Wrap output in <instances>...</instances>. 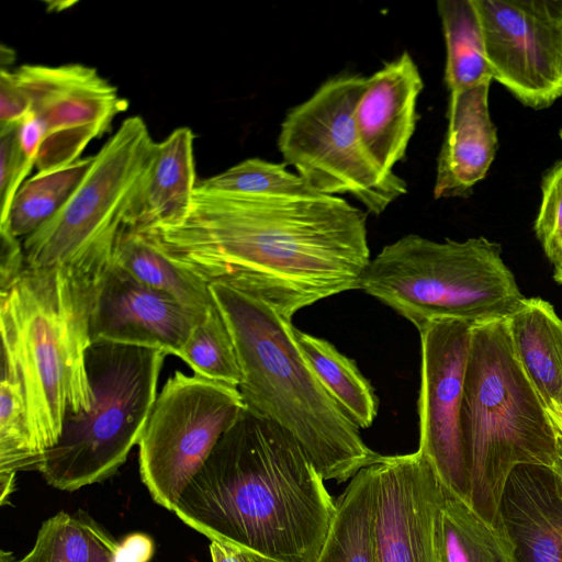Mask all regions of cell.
<instances>
[{
	"label": "cell",
	"mask_w": 562,
	"mask_h": 562,
	"mask_svg": "<svg viewBox=\"0 0 562 562\" xmlns=\"http://www.w3.org/2000/svg\"><path fill=\"white\" fill-rule=\"evenodd\" d=\"M178 266L255 294L292 319L326 297L360 289L367 213L317 192L252 196L196 188L187 217L142 231Z\"/></svg>",
	"instance_id": "obj_1"
},
{
	"label": "cell",
	"mask_w": 562,
	"mask_h": 562,
	"mask_svg": "<svg viewBox=\"0 0 562 562\" xmlns=\"http://www.w3.org/2000/svg\"><path fill=\"white\" fill-rule=\"evenodd\" d=\"M173 513L210 540L280 562H317L336 504L295 438L245 406Z\"/></svg>",
	"instance_id": "obj_2"
},
{
	"label": "cell",
	"mask_w": 562,
	"mask_h": 562,
	"mask_svg": "<svg viewBox=\"0 0 562 562\" xmlns=\"http://www.w3.org/2000/svg\"><path fill=\"white\" fill-rule=\"evenodd\" d=\"M112 259L26 269L0 291L2 350L15 362L25 395L38 470L59 440L68 413L93 403L87 369L90 318L101 278Z\"/></svg>",
	"instance_id": "obj_3"
},
{
	"label": "cell",
	"mask_w": 562,
	"mask_h": 562,
	"mask_svg": "<svg viewBox=\"0 0 562 562\" xmlns=\"http://www.w3.org/2000/svg\"><path fill=\"white\" fill-rule=\"evenodd\" d=\"M209 288L235 342L245 406L293 436L324 481L344 483L375 463L381 454L322 385L299 349L291 319L228 283Z\"/></svg>",
	"instance_id": "obj_4"
},
{
	"label": "cell",
	"mask_w": 562,
	"mask_h": 562,
	"mask_svg": "<svg viewBox=\"0 0 562 562\" xmlns=\"http://www.w3.org/2000/svg\"><path fill=\"white\" fill-rule=\"evenodd\" d=\"M460 430L469 475V504L501 525L499 504L512 471L550 468L557 435L515 351L506 318L472 326Z\"/></svg>",
	"instance_id": "obj_5"
},
{
	"label": "cell",
	"mask_w": 562,
	"mask_h": 562,
	"mask_svg": "<svg viewBox=\"0 0 562 562\" xmlns=\"http://www.w3.org/2000/svg\"><path fill=\"white\" fill-rule=\"evenodd\" d=\"M360 290L418 331L443 318L472 325L507 318L525 299L501 245L485 237L435 241L403 236L370 260Z\"/></svg>",
	"instance_id": "obj_6"
},
{
	"label": "cell",
	"mask_w": 562,
	"mask_h": 562,
	"mask_svg": "<svg viewBox=\"0 0 562 562\" xmlns=\"http://www.w3.org/2000/svg\"><path fill=\"white\" fill-rule=\"evenodd\" d=\"M166 356L147 347L90 345L87 369L93 403L88 412L66 415L59 440L38 470L48 485L75 492L117 472L140 440Z\"/></svg>",
	"instance_id": "obj_7"
},
{
	"label": "cell",
	"mask_w": 562,
	"mask_h": 562,
	"mask_svg": "<svg viewBox=\"0 0 562 562\" xmlns=\"http://www.w3.org/2000/svg\"><path fill=\"white\" fill-rule=\"evenodd\" d=\"M157 143L140 116L125 119L66 204L22 240L26 267L46 269L112 258Z\"/></svg>",
	"instance_id": "obj_8"
},
{
	"label": "cell",
	"mask_w": 562,
	"mask_h": 562,
	"mask_svg": "<svg viewBox=\"0 0 562 562\" xmlns=\"http://www.w3.org/2000/svg\"><path fill=\"white\" fill-rule=\"evenodd\" d=\"M367 78L344 72L326 80L286 113L278 148L315 192L350 194L379 215L407 193V183L380 168L358 134L355 110Z\"/></svg>",
	"instance_id": "obj_9"
},
{
	"label": "cell",
	"mask_w": 562,
	"mask_h": 562,
	"mask_svg": "<svg viewBox=\"0 0 562 562\" xmlns=\"http://www.w3.org/2000/svg\"><path fill=\"white\" fill-rule=\"evenodd\" d=\"M245 408L238 387L177 370L157 395L138 442V470L169 512Z\"/></svg>",
	"instance_id": "obj_10"
},
{
	"label": "cell",
	"mask_w": 562,
	"mask_h": 562,
	"mask_svg": "<svg viewBox=\"0 0 562 562\" xmlns=\"http://www.w3.org/2000/svg\"><path fill=\"white\" fill-rule=\"evenodd\" d=\"M493 80L525 106L562 97V0H474Z\"/></svg>",
	"instance_id": "obj_11"
},
{
	"label": "cell",
	"mask_w": 562,
	"mask_h": 562,
	"mask_svg": "<svg viewBox=\"0 0 562 562\" xmlns=\"http://www.w3.org/2000/svg\"><path fill=\"white\" fill-rule=\"evenodd\" d=\"M14 72L43 131L37 172L79 160L89 143L102 136L127 109L117 89L91 66L27 64Z\"/></svg>",
	"instance_id": "obj_12"
},
{
	"label": "cell",
	"mask_w": 562,
	"mask_h": 562,
	"mask_svg": "<svg viewBox=\"0 0 562 562\" xmlns=\"http://www.w3.org/2000/svg\"><path fill=\"white\" fill-rule=\"evenodd\" d=\"M472 324L443 318L420 331L419 448L442 484L469 503L460 411Z\"/></svg>",
	"instance_id": "obj_13"
},
{
	"label": "cell",
	"mask_w": 562,
	"mask_h": 562,
	"mask_svg": "<svg viewBox=\"0 0 562 562\" xmlns=\"http://www.w3.org/2000/svg\"><path fill=\"white\" fill-rule=\"evenodd\" d=\"M373 468L379 562H441L445 486L432 463L417 450Z\"/></svg>",
	"instance_id": "obj_14"
},
{
	"label": "cell",
	"mask_w": 562,
	"mask_h": 562,
	"mask_svg": "<svg viewBox=\"0 0 562 562\" xmlns=\"http://www.w3.org/2000/svg\"><path fill=\"white\" fill-rule=\"evenodd\" d=\"M205 314L143 284L112 262L98 288L90 318V339L91 344L147 347L178 357L193 327Z\"/></svg>",
	"instance_id": "obj_15"
},
{
	"label": "cell",
	"mask_w": 562,
	"mask_h": 562,
	"mask_svg": "<svg viewBox=\"0 0 562 562\" xmlns=\"http://www.w3.org/2000/svg\"><path fill=\"white\" fill-rule=\"evenodd\" d=\"M423 87L418 67L407 52L367 78L355 123L366 149L386 172H394V166L405 157Z\"/></svg>",
	"instance_id": "obj_16"
},
{
	"label": "cell",
	"mask_w": 562,
	"mask_h": 562,
	"mask_svg": "<svg viewBox=\"0 0 562 562\" xmlns=\"http://www.w3.org/2000/svg\"><path fill=\"white\" fill-rule=\"evenodd\" d=\"M492 81L450 92L448 127L438 156L434 198L468 196L485 178L497 150L488 111Z\"/></svg>",
	"instance_id": "obj_17"
},
{
	"label": "cell",
	"mask_w": 562,
	"mask_h": 562,
	"mask_svg": "<svg viewBox=\"0 0 562 562\" xmlns=\"http://www.w3.org/2000/svg\"><path fill=\"white\" fill-rule=\"evenodd\" d=\"M499 518L515 562H562V503L550 468L516 467L504 487Z\"/></svg>",
	"instance_id": "obj_18"
},
{
	"label": "cell",
	"mask_w": 562,
	"mask_h": 562,
	"mask_svg": "<svg viewBox=\"0 0 562 562\" xmlns=\"http://www.w3.org/2000/svg\"><path fill=\"white\" fill-rule=\"evenodd\" d=\"M194 134L181 126L157 143L145 180L128 212L126 227L147 231L175 226L189 214L198 187Z\"/></svg>",
	"instance_id": "obj_19"
},
{
	"label": "cell",
	"mask_w": 562,
	"mask_h": 562,
	"mask_svg": "<svg viewBox=\"0 0 562 562\" xmlns=\"http://www.w3.org/2000/svg\"><path fill=\"white\" fill-rule=\"evenodd\" d=\"M506 319L517 357L562 432V319L540 297H525Z\"/></svg>",
	"instance_id": "obj_20"
},
{
	"label": "cell",
	"mask_w": 562,
	"mask_h": 562,
	"mask_svg": "<svg viewBox=\"0 0 562 562\" xmlns=\"http://www.w3.org/2000/svg\"><path fill=\"white\" fill-rule=\"evenodd\" d=\"M112 262L200 314L215 304L209 284L178 266L145 232L125 227L116 240Z\"/></svg>",
	"instance_id": "obj_21"
},
{
	"label": "cell",
	"mask_w": 562,
	"mask_h": 562,
	"mask_svg": "<svg viewBox=\"0 0 562 562\" xmlns=\"http://www.w3.org/2000/svg\"><path fill=\"white\" fill-rule=\"evenodd\" d=\"M375 474L360 470L336 503V514L317 562H379L375 542Z\"/></svg>",
	"instance_id": "obj_22"
},
{
	"label": "cell",
	"mask_w": 562,
	"mask_h": 562,
	"mask_svg": "<svg viewBox=\"0 0 562 562\" xmlns=\"http://www.w3.org/2000/svg\"><path fill=\"white\" fill-rule=\"evenodd\" d=\"M294 339L308 366L331 397L359 428H368L378 414V397L356 362L329 341L294 327Z\"/></svg>",
	"instance_id": "obj_23"
},
{
	"label": "cell",
	"mask_w": 562,
	"mask_h": 562,
	"mask_svg": "<svg viewBox=\"0 0 562 562\" xmlns=\"http://www.w3.org/2000/svg\"><path fill=\"white\" fill-rule=\"evenodd\" d=\"M441 562H515L514 546L503 524L488 522L446 486Z\"/></svg>",
	"instance_id": "obj_24"
},
{
	"label": "cell",
	"mask_w": 562,
	"mask_h": 562,
	"mask_svg": "<svg viewBox=\"0 0 562 562\" xmlns=\"http://www.w3.org/2000/svg\"><path fill=\"white\" fill-rule=\"evenodd\" d=\"M437 11L446 42L445 82L449 91L493 81L474 0H440Z\"/></svg>",
	"instance_id": "obj_25"
},
{
	"label": "cell",
	"mask_w": 562,
	"mask_h": 562,
	"mask_svg": "<svg viewBox=\"0 0 562 562\" xmlns=\"http://www.w3.org/2000/svg\"><path fill=\"white\" fill-rule=\"evenodd\" d=\"M119 543L82 510L59 512L42 524L33 548L16 562H102Z\"/></svg>",
	"instance_id": "obj_26"
},
{
	"label": "cell",
	"mask_w": 562,
	"mask_h": 562,
	"mask_svg": "<svg viewBox=\"0 0 562 562\" xmlns=\"http://www.w3.org/2000/svg\"><path fill=\"white\" fill-rule=\"evenodd\" d=\"M92 156L48 172H37L16 192L0 228L19 239L32 235L47 223L69 200L85 178Z\"/></svg>",
	"instance_id": "obj_27"
},
{
	"label": "cell",
	"mask_w": 562,
	"mask_h": 562,
	"mask_svg": "<svg viewBox=\"0 0 562 562\" xmlns=\"http://www.w3.org/2000/svg\"><path fill=\"white\" fill-rule=\"evenodd\" d=\"M38 471L32 450L26 402L18 367L2 350L0 381V473Z\"/></svg>",
	"instance_id": "obj_28"
},
{
	"label": "cell",
	"mask_w": 562,
	"mask_h": 562,
	"mask_svg": "<svg viewBox=\"0 0 562 562\" xmlns=\"http://www.w3.org/2000/svg\"><path fill=\"white\" fill-rule=\"evenodd\" d=\"M178 357L194 374L235 387L241 382L235 342L216 303L193 327Z\"/></svg>",
	"instance_id": "obj_29"
},
{
	"label": "cell",
	"mask_w": 562,
	"mask_h": 562,
	"mask_svg": "<svg viewBox=\"0 0 562 562\" xmlns=\"http://www.w3.org/2000/svg\"><path fill=\"white\" fill-rule=\"evenodd\" d=\"M198 189L211 192L271 196L296 195L315 192L296 173L282 164L260 158H248L225 171L204 179Z\"/></svg>",
	"instance_id": "obj_30"
},
{
	"label": "cell",
	"mask_w": 562,
	"mask_h": 562,
	"mask_svg": "<svg viewBox=\"0 0 562 562\" xmlns=\"http://www.w3.org/2000/svg\"><path fill=\"white\" fill-rule=\"evenodd\" d=\"M535 233L549 260L562 250V159L542 178Z\"/></svg>",
	"instance_id": "obj_31"
},
{
	"label": "cell",
	"mask_w": 562,
	"mask_h": 562,
	"mask_svg": "<svg viewBox=\"0 0 562 562\" xmlns=\"http://www.w3.org/2000/svg\"><path fill=\"white\" fill-rule=\"evenodd\" d=\"M34 167L21 148L18 125L0 128V222Z\"/></svg>",
	"instance_id": "obj_32"
},
{
	"label": "cell",
	"mask_w": 562,
	"mask_h": 562,
	"mask_svg": "<svg viewBox=\"0 0 562 562\" xmlns=\"http://www.w3.org/2000/svg\"><path fill=\"white\" fill-rule=\"evenodd\" d=\"M30 113V101L16 75L2 68L0 71V128L19 125Z\"/></svg>",
	"instance_id": "obj_33"
},
{
	"label": "cell",
	"mask_w": 562,
	"mask_h": 562,
	"mask_svg": "<svg viewBox=\"0 0 562 562\" xmlns=\"http://www.w3.org/2000/svg\"><path fill=\"white\" fill-rule=\"evenodd\" d=\"M0 286L1 291L10 288L26 269L23 243L8 229L0 228Z\"/></svg>",
	"instance_id": "obj_34"
},
{
	"label": "cell",
	"mask_w": 562,
	"mask_h": 562,
	"mask_svg": "<svg viewBox=\"0 0 562 562\" xmlns=\"http://www.w3.org/2000/svg\"><path fill=\"white\" fill-rule=\"evenodd\" d=\"M154 551L155 543L148 535L131 533L119 543L111 562H149Z\"/></svg>",
	"instance_id": "obj_35"
},
{
	"label": "cell",
	"mask_w": 562,
	"mask_h": 562,
	"mask_svg": "<svg viewBox=\"0 0 562 562\" xmlns=\"http://www.w3.org/2000/svg\"><path fill=\"white\" fill-rule=\"evenodd\" d=\"M212 562H280L248 548L211 540Z\"/></svg>",
	"instance_id": "obj_36"
},
{
	"label": "cell",
	"mask_w": 562,
	"mask_h": 562,
	"mask_svg": "<svg viewBox=\"0 0 562 562\" xmlns=\"http://www.w3.org/2000/svg\"><path fill=\"white\" fill-rule=\"evenodd\" d=\"M557 451L555 458L550 467L553 476L554 488L559 499L562 503V432L557 431Z\"/></svg>",
	"instance_id": "obj_37"
},
{
	"label": "cell",
	"mask_w": 562,
	"mask_h": 562,
	"mask_svg": "<svg viewBox=\"0 0 562 562\" xmlns=\"http://www.w3.org/2000/svg\"><path fill=\"white\" fill-rule=\"evenodd\" d=\"M15 473H0V504H9L10 496L15 491Z\"/></svg>",
	"instance_id": "obj_38"
},
{
	"label": "cell",
	"mask_w": 562,
	"mask_h": 562,
	"mask_svg": "<svg viewBox=\"0 0 562 562\" xmlns=\"http://www.w3.org/2000/svg\"><path fill=\"white\" fill-rule=\"evenodd\" d=\"M550 261L554 268L553 279L558 283L562 284V250L559 251Z\"/></svg>",
	"instance_id": "obj_39"
},
{
	"label": "cell",
	"mask_w": 562,
	"mask_h": 562,
	"mask_svg": "<svg viewBox=\"0 0 562 562\" xmlns=\"http://www.w3.org/2000/svg\"><path fill=\"white\" fill-rule=\"evenodd\" d=\"M18 560L13 555L11 551L1 550L0 551V562H16Z\"/></svg>",
	"instance_id": "obj_40"
},
{
	"label": "cell",
	"mask_w": 562,
	"mask_h": 562,
	"mask_svg": "<svg viewBox=\"0 0 562 562\" xmlns=\"http://www.w3.org/2000/svg\"><path fill=\"white\" fill-rule=\"evenodd\" d=\"M559 135H560V138L562 140V127L560 128Z\"/></svg>",
	"instance_id": "obj_41"
},
{
	"label": "cell",
	"mask_w": 562,
	"mask_h": 562,
	"mask_svg": "<svg viewBox=\"0 0 562 562\" xmlns=\"http://www.w3.org/2000/svg\"><path fill=\"white\" fill-rule=\"evenodd\" d=\"M113 554H114V553H113ZM111 559H112V557H111V558H109V559H106V560H104V561H102V562H111Z\"/></svg>",
	"instance_id": "obj_42"
}]
</instances>
